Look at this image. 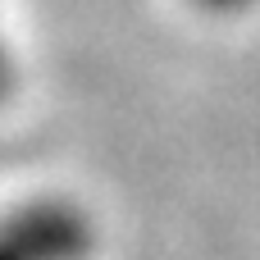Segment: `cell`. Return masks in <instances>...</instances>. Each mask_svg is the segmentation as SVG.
<instances>
[{
    "instance_id": "7a4b0ae2",
    "label": "cell",
    "mask_w": 260,
    "mask_h": 260,
    "mask_svg": "<svg viewBox=\"0 0 260 260\" xmlns=\"http://www.w3.org/2000/svg\"><path fill=\"white\" fill-rule=\"evenodd\" d=\"M206 5H215V9H229V5H242V0H206Z\"/></svg>"
},
{
    "instance_id": "3957f363",
    "label": "cell",
    "mask_w": 260,
    "mask_h": 260,
    "mask_svg": "<svg viewBox=\"0 0 260 260\" xmlns=\"http://www.w3.org/2000/svg\"><path fill=\"white\" fill-rule=\"evenodd\" d=\"M0 91H5V55H0Z\"/></svg>"
},
{
    "instance_id": "6da1fadb",
    "label": "cell",
    "mask_w": 260,
    "mask_h": 260,
    "mask_svg": "<svg viewBox=\"0 0 260 260\" xmlns=\"http://www.w3.org/2000/svg\"><path fill=\"white\" fill-rule=\"evenodd\" d=\"M91 229L69 206H32L0 224V260H82Z\"/></svg>"
}]
</instances>
